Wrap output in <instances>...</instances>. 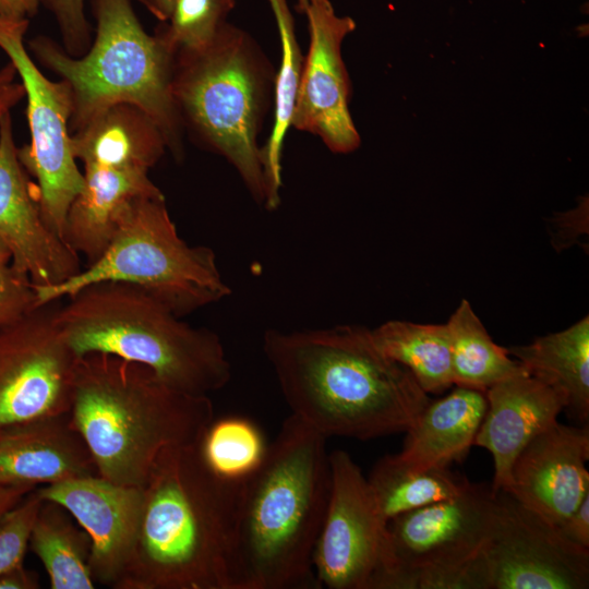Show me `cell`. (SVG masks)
<instances>
[{"instance_id":"obj_1","label":"cell","mask_w":589,"mask_h":589,"mask_svg":"<svg viewBox=\"0 0 589 589\" xmlns=\"http://www.w3.org/2000/svg\"><path fill=\"white\" fill-rule=\"evenodd\" d=\"M263 351L291 414L326 438L406 432L431 400L363 326L271 328L263 336Z\"/></svg>"},{"instance_id":"obj_2","label":"cell","mask_w":589,"mask_h":589,"mask_svg":"<svg viewBox=\"0 0 589 589\" xmlns=\"http://www.w3.org/2000/svg\"><path fill=\"white\" fill-rule=\"evenodd\" d=\"M241 481L214 473L199 442L164 449L142 486L132 546L115 589H232Z\"/></svg>"},{"instance_id":"obj_3","label":"cell","mask_w":589,"mask_h":589,"mask_svg":"<svg viewBox=\"0 0 589 589\" xmlns=\"http://www.w3.org/2000/svg\"><path fill=\"white\" fill-rule=\"evenodd\" d=\"M326 437L290 414L257 468L241 481L232 589L316 585L313 553L329 490Z\"/></svg>"},{"instance_id":"obj_4","label":"cell","mask_w":589,"mask_h":589,"mask_svg":"<svg viewBox=\"0 0 589 589\" xmlns=\"http://www.w3.org/2000/svg\"><path fill=\"white\" fill-rule=\"evenodd\" d=\"M69 416L98 476L143 486L164 449L200 442L214 411L208 396L176 390L142 364L88 353L76 359Z\"/></svg>"},{"instance_id":"obj_5","label":"cell","mask_w":589,"mask_h":589,"mask_svg":"<svg viewBox=\"0 0 589 589\" xmlns=\"http://www.w3.org/2000/svg\"><path fill=\"white\" fill-rule=\"evenodd\" d=\"M67 299L55 322L77 357L106 353L142 364L171 388L194 396L209 397L231 377L215 332L182 321L139 287L101 281Z\"/></svg>"},{"instance_id":"obj_6","label":"cell","mask_w":589,"mask_h":589,"mask_svg":"<svg viewBox=\"0 0 589 589\" xmlns=\"http://www.w3.org/2000/svg\"><path fill=\"white\" fill-rule=\"evenodd\" d=\"M96 34L74 57L46 36L29 40L35 61L58 74L72 95L71 133L117 105H131L158 127L167 148L180 158L183 123L172 91L175 53L145 32L131 0H93Z\"/></svg>"},{"instance_id":"obj_7","label":"cell","mask_w":589,"mask_h":589,"mask_svg":"<svg viewBox=\"0 0 589 589\" xmlns=\"http://www.w3.org/2000/svg\"><path fill=\"white\" fill-rule=\"evenodd\" d=\"M272 75L253 39L228 23L205 48L175 55L171 91L183 127L236 168L259 203L265 183L257 135Z\"/></svg>"},{"instance_id":"obj_8","label":"cell","mask_w":589,"mask_h":589,"mask_svg":"<svg viewBox=\"0 0 589 589\" xmlns=\"http://www.w3.org/2000/svg\"><path fill=\"white\" fill-rule=\"evenodd\" d=\"M101 281L129 284L183 317L229 296L214 251L178 233L165 196H139L121 209L109 245L95 262L56 286H35L36 306Z\"/></svg>"},{"instance_id":"obj_9","label":"cell","mask_w":589,"mask_h":589,"mask_svg":"<svg viewBox=\"0 0 589 589\" xmlns=\"http://www.w3.org/2000/svg\"><path fill=\"white\" fill-rule=\"evenodd\" d=\"M494 515L491 485L468 482L454 497L393 517L371 589H483L479 557Z\"/></svg>"},{"instance_id":"obj_10","label":"cell","mask_w":589,"mask_h":589,"mask_svg":"<svg viewBox=\"0 0 589 589\" xmlns=\"http://www.w3.org/2000/svg\"><path fill=\"white\" fill-rule=\"evenodd\" d=\"M29 20L0 17V49L23 84L31 142L17 148L20 161L36 181L43 217L63 239L67 215L84 177L72 152V95L62 80H49L25 44ZM64 240V239H63Z\"/></svg>"},{"instance_id":"obj_11","label":"cell","mask_w":589,"mask_h":589,"mask_svg":"<svg viewBox=\"0 0 589 589\" xmlns=\"http://www.w3.org/2000/svg\"><path fill=\"white\" fill-rule=\"evenodd\" d=\"M60 301L0 326V432L70 412L77 356L55 322Z\"/></svg>"},{"instance_id":"obj_12","label":"cell","mask_w":589,"mask_h":589,"mask_svg":"<svg viewBox=\"0 0 589 589\" xmlns=\"http://www.w3.org/2000/svg\"><path fill=\"white\" fill-rule=\"evenodd\" d=\"M490 537L480 555L484 589H587L589 550L505 491H496Z\"/></svg>"},{"instance_id":"obj_13","label":"cell","mask_w":589,"mask_h":589,"mask_svg":"<svg viewBox=\"0 0 589 589\" xmlns=\"http://www.w3.org/2000/svg\"><path fill=\"white\" fill-rule=\"evenodd\" d=\"M329 465V497L313 553L315 581L328 589H371L386 522L350 455L333 450Z\"/></svg>"},{"instance_id":"obj_14","label":"cell","mask_w":589,"mask_h":589,"mask_svg":"<svg viewBox=\"0 0 589 589\" xmlns=\"http://www.w3.org/2000/svg\"><path fill=\"white\" fill-rule=\"evenodd\" d=\"M309 49L303 58L291 127L318 136L333 153L360 145L348 103L350 83L341 57L344 38L354 31L349 16H338L329 0H309Z\"/></svg>"},{"instance_id":"obj_15","label":"cell","mask_w":589,"mask_h":589,"mask_svg":"<svg viewBox=\"0 0 589 589\" xmlns=\"http://www.w3.org/2000/svg\"><path fill=\"white\" fill-rule=\"evenodd\" d=\"M17 148L8 112L0 119V239L14 268L35 286H56L83 268L80 255L46 224Z\"/></svg>"},{"instance_id":"obj_16","label":"cell","mask_w":589,"mask_h":589,"mask_svg":"<svg viewBox=\"0 0 589 589\" xmlns=\"http://www.w3.org/2000/svg\"><path fill=\"white\" fill-rule=\"evenodd\" d=\"M588 459V423L570 426L557 421L519 453L505 492L556 527L589 493Z\"/></svg>"},{"instance_id":"obj_17","label":"cell","mask_w":589,"mask_h":589,"mask_svg":"<svg viewBox=\"0 0 589 589\" xmlns=\"http://www.w3.org/2000/svg\"><path fill=\"white\" fill-rule=\"evenodd\" d=\"M36 490L43 500L63 506L88 533L92 577L95 582L115 588L132 546L142 486L122 485L91 474Z\"/></svg>"},{"instance_id":"obj_18","label":"cell","mask_w":589,"mask_h":589,"mask_svg":"<svg viewBox=\"0 0 589 589\" xmlns=\"http://www.w3.org/2000/svg\"><path fill=\"white\" fill-rule=\"evenodd\" d=\"M485 396L486 411L473 445L492 454L493 493L508 491L515 459L534 436L558 421L565 400L528 371L494 384Z\"/></svg>"},{"instance_id":"obj_19","label":"cell","mask_w":589,"mask_h":589,"mask_svg":"<svg viewBox=\"0 0 589 589\" xmlns=\"http://www.w3.org/2000/svg\"><path fill=\"white\" fill-rule=\"evenodd\" d=\"M97 474L92 455L70 416L0 432V484L37 488Z\"/></svg>"},{"instance_id":"obj_20","label":"cell","mask_w":589,"mask_h":589,"mask_svg":"<svg viewBox=\"0 0 589 589\" xmlns=\"http://www.w3.org/2000/svg\"><path fill=\"white\" fill-rule=\"evenodd\" d=\"M83 177V188L67 215L63 239L91 264L109 245L128 202L164 194L142 169L84 165Z\"/></svg>"},{"instance_id":"obj_21","label":"cell","mask_w":589,"mask_h":589,"mask_svg":"<svg viewBox=\"0 0 589 589\" xmlns=\"http://www.w3.org/2000/svg\"><path fill=\"white\" fill-rule=\"evenodd\" d=\"M486 406L485 392L456 385L423 408L406 431L404 447L396 456L417 468L461 461L473 445Z\"/></svg>"},{"instance_id":"obj_22","label":"cell","mask_w":589,"mask_h":589,"mask_svg":"<svg viewBox=\"0 0 589 589\" xmlns=\"http://www.w3.org/2000/svg\"><path fill=\"white\" fill-rule=\"evenodd\" d=\"M71 135L73 155L84 165L149 171L168 149L158 127L131 105L107 109Z\"/></svg>"},{"instance_id":"obj_23","label":"cell","mask_w":589,"mask_h":589,"mask_svg":"<svg viewBox=\"0 0 589 589\" xmlns=\"http://www.w3.org/2000/svg\"><path fill=\"white\" fill-rule=\"evenodd\" d=\"M529 374L554 388L579 423L589 419V316L572 326L507 348Z\"/></svg>"},{"instance_id":"obj_24","label":"cell","mask_w":589,"mask_h":589,"mask_svg":"<svg viewBox=\"0 0 589 589\" xmlns=\"http://www.w3.org/2000/svg\"><path fill=\"white\" fill-rule=\"evenodd\" d=\"M280 38V65L275 77L274 122L266 143L260 149L265 183V206L276 209L280 203L281 151L291 127L303 57L296 36L294 22L287 0H267Z\"/></svg>"},{"instance_id":"obj_25","label":"cell","mask_w":589,"mask_h":589,"mask_svg":"<svg viewBox=\"0 0 589 589\" xmlns=\"http://www.w3.org/2000/svg\"><path fill=\"white\" fill-rule=\"evenodd\" d=\"M60 504L45 501L35 519L29 546L41 561L51 589H93L91 538Z\"/></svg>"},{"instance_id":"obj_26","label":"cell","mask_w":589,"mask_h":589,"mask_svg":"<svg viewBox=\"0 0 589 589\" xmlns=\"http://www.w3.org/2000/svg\"><path fill=\"white\" fill-rule=\"evenodd\" d=\"M378 349L405 366L426 394H441L453 382L447 324L388 321L371 329Z\"/></svg>"},{"instance_id":"obj_27","label":"cell","mask_w":589,"mask_h":589,"mask_svg":"<svg viewBox=\"0 0 589 589\" xmlns=\"http://www.w3.org/2000/svg\"><path fill=\"white\" fill-rule=\"evenodd\" d=\"M468 482L448 467L417 468L396 455L383 457L368 478L375 506L385 522L399 514L454 497Z\"/></svg>"},{"instance_id":"obj_28","label":"cell","mask_w":589,"mask_h":589,"mask_svg":"<svg viewBox=\"0 0 589 589\" xmlns=\"http://www.w3.org/2000/svg\"><path fill=\"white\" fill-rule=\"evenodd\" d=\"M454 385L486 392L494 384L527 371L507 348L493 341L467 300L447 321Z\"/></svg>"},{"instance_id":"obj_29","label":"cell","mask_w":589,"mask_h":589,"mask_svg":"<svg viewBox=\"0 0 589 589\" xmlns=\"http://www.w3.org/2000/svg\"><path fill=\"white\" fill-rule=\"evenodd\" d=\"M199 447L214 473L229 481H241L261 464L267 445L259 428L249 419L227 417L213 419Z\"/></svg>"},{"instance_id":"obj_30","label":"cell","mask_w":589,"mask_h":589,"mask_svg":"<svg viewBox=\"0 0 589 589\" xmlns=\"http://www.w3.org/2000/svg\"><path fill=\"white\" fill-rule=\"evenodd\" d=\"M236 0H177L156 34L176 55L208 46L227 23Z\"/></svg>"},{"instance_id":"obj_31","label":"cell","mask_w":589,"mask_h":589,"mask_svg":"<svg viewBox=\"0 0 589 589\" xmlns=\"http://www.w3.org/2000/svg\"><path fill=\"white\" fill-rule=\"evenodd\" d=\"M43 503L35 488L0 518V575L23 564Z\"/></svg>"},{"instance_id":"obj_32","label":"cell","mask_w":589,"mask_h":589,"mask_svg":"<svg viewBox=\"0 0 589 589\" xmlns=\"http://www.w3.org/2000/svg\"><path fill=\"white\" fill-rule=\"evenodd\" d=\"M59 26L64 49L79 57L89 48V24L85 14L86 0H43Z\"/></svg>"},{"instance_id":"obj_33","label":"cell","mask_w":589,"mask_h":589,"mask_svg":"<svg viewBox=\"0 0 589 589\" xmlns=\"http://www.w3.org/2000/svg\"><path fill=\"white\" fill-rule=\"evenodd\" d=\"M36 308L34 284L11 264L0 266V326Z\"/></svg>"},{"instance_id":"obj_34","label":"cell","mask_w":589,"mask_h":589,"mask_svg":"<svg viewBox=\"0 0 589 589\" xmlns=\"http://www.w3.org/2000/svg\"><path fill=\"white\" fill-rule=\"evenodd\" d=\"M588 199L567 213H563L549 221L551 243L556 252H562L574 244L580 243L581 238L588 237Z\"/></svg>"},{"instance_id":"obj_35","label":"cell","mask_w":589,"mask_h":589,"mask_svg":"<svg viewBox=\"0 0 589 589\" xmlns=\"http://www.w3.org/2000/svg\"><path fill=\"white\" fill-rule=\"evenodd\" d=\"M556 529L569 543L589 550V493Z\"/></svg>"},{"instance_id":"obj_36","label":"cell","mask_w":589,"mask_h":589,"mask_svg":"<svg viewBox=\"0 0 589 589\" xmlns=\"http://www.w3.org/2000/svg\"><path fill=\"white\" fill-rule=\"evenodd\" d=\"M17 72L9 61L0 68V119L25 98V91Z\"/></svg>"},{"instance_id":"obj_37","label":"cell","mask_w":589,"mask_h":589,"mask_svg":"<svg viewBox=\"0 0 589 589\" xmlns=\"http://www.w3.org/2000/svg\"><path fill=\"white\" fill-rule=\"evenodd\" d=\"M39 587L37 575L26 569L23 564L0 575V589H37Z\"/></svg>"},{"instance_id":"obj_38","label":"cell","mask_w":589,"mask_h":589,"mask_svg":"<svg viewBox=\"0 0 589 589\" xmlns=\"http://www.w3.org/2000/svg\"><path fill=\"white\" fill-rule=\"evenodd\" d=\"M41 3L43 0H0V17L29 20Z\"/></svg>"},{"instance_id":"obj_39","label":"cell","mask_w":589,"mask_h":589,"mask_svg":"<svg viewBox=\"0 0 589 589\" xmlns=\"http://www.w3.org/2000/svg\"><path fill=\"white\" fill-rule=\"evenodd\" d=\"M35 488L0 484V518Z\"/></svg>"},{"instance_id":"obj_40","label":"cell","mask_w":589,"mask_h":589,"mask_svg":"<svg viewBox=\"0 0 589 589\" xmlns=\"http://www.w3.org/2000/svg\"><path fill=\"white\" fill-rule=\"evenodd\" d=\"M177 0H140V2L160 22H166Z\"/></svg>"},{"instance_id":"obj_41","label":"cell","mask_w":589,"mask_h":589,"mask_svg":"<svg viewBox=\"0 0 589 589\" xmlns=\"http://www.w3.org/2000/svg\"><path fill=\"white\" fill-rule=\"evenodd\" d=\"M11 262V254L3 243V241L0 239V266L8 265Z\"/></svg>"},{"instance_id":"obj_42","label":"cell","mask_w":589,"mask_h":589,"mask_svg":"<svg viewBox=\"0 0 589 589\" xmlns=\"http://www.w3.org/2000/svg\"><path fill=\"white\" fill-rule=\"evenodd\" d=\"M309 0H298L297 9L300 13H304L308 7Z\"/></svg>"}]
</instances>
